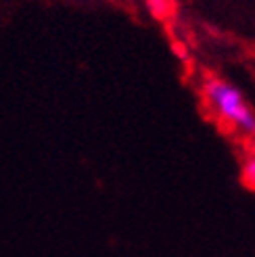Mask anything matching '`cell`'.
I'll return each instance as SVG.
<instances>
[{
	"instance_id": "obj_1",
	"label": "cell",
	"mask_w": 255,
	"mask_h": 257,
	"mask_svg": "<svg viewBox=\"0 0 255 257\" xmlns=\"http://www.w3.org/2000/svg\"><path fill=\"white\" fill-rule=\"evenodd\" d=\"M205 96L215 113L245 134H255V113L247 107L243 94L226 82L209 80L205 84Z\"/></svg>"
},
{
	"instance_id": "obj_2",
	"label": "cell",
	"mask_w": 255,
	"mask_h": 257,
	"mask_svg": "<svg viewBox=\"0 0 255 257\" xmlns=\"http://www.w3.org/2000/svg\"><path fill=\"white\" fill-rule=\"evenodd\" d=\"M243 178H245V182L249 186L255 188V157H251L247 163H245V168H243Z\"/></svg>"
},
{
	"instance_id": "obj_3",
	"label": "cell",
	"mask_w": 255,
	"mask_h": 257,
	"mask_svg": "<svg viewBox=\"0 0 255 257\" xmlns=\"http://www.w3.org/2000/svg\"><path fill=\"white\" fill-rule=\"evenodd\" d=\"M149 7L157 13V15H165L170 9V0H149Z\"/></svg>"
}]
</instances>
